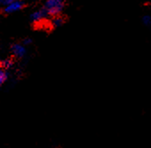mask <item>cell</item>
<instances>
[{"mask_svg":"<svg viewBox=\"0 0 151 148\" xmlns=\"http://www.w3.org/2000/svg\"><path fill=\"white\" fill-rule=\"evenodd\" d=\"M64 6V0H46L45 10L48 14L57 15Z\"/></svg>","mask_w":151,"mask_h":148,"instance_id":"1","label":"cell"},{"mask_svg":"<svg viewBox=\"0 0 151 148\" xmlns=\"http://www.w3.org/2000/svg\"><path fill=\"white\" fill-rule=\"evenodd\" d=\"M23 4L22 1H18V2H12L10 4H7L6 8H5V12L7 14H11V13H14L16 11H19L22 8Z\"/></svg>","mask_w":151,"mask_h":148,"instance_id":"2","label":"cell"},{"mask_svg":"<svg viewBox=\"0 0 151 148\" xmlns=\"http://www.w3.org/2000/svg\"><path fill=\"white\" fill-rule=\"evenodd\" d=\"M12 50H13V52L14 53V55L18 58H22L26 54V49L22 44H14L12 47Z\"/></svg>","mask_w":151,"mask_h":148,"instance_id":"3","label":"cell"},{"mask_svg":"<svg viewBox=\"0 0 151 148\" xmlns=\"http://www.w3.org/2000/svg\"><path fill=\"white\" fill-rule=\"evenodd\" d=\"M46 14H47V13H46V11L45 10V9H43V10H39V11H37V12H35L32 15H31V19L34 21H42L45 16H46Z\"/></svg>","mask_w":151,"mask_h":148,"instance_id":"4","label":"cell"},{"mask_svg":"<svg viewBox=\"0 0 151 148\" xmlns=\"http://www.w3.org/2000/svg\"><path fill=\"white\" fill-rule=\"evenodd\" d=\"M7 78V73L5 69L0 68V86H1Z\"/></svg>","mask_w":151,"mask_h":148,"instance_id":"5","label":"cell"},{"mask_svg":"<svg viewBox=\"0 0 151 148\" xmlns=\"http://www.w3.org/2000/svg\"><path fill=\"white\" fill-rule=\"evenodd\" d=\"M2 66H3L4 68H10V67L13 66V60L10 59H5V60L2 62Z\"/></svg>","mask_w":151,"mask_h":148,"instance_id":"6","label":"cell"},{"mask_svg":"<svg viewBox=\"0 0 151 148\" xmlns=\"http://www.w3.org/2000/svg\"><path fill=\"white\" fill-rule=\"evenodd\" d=\"M62 24H63V20L60 17H57L52 21V26H54V27H60Z\"/></svg>","mask_w":151,"mask_h":148,"instance_id":"7","label":"cell"},{"mask_svg":"<svg viewBox=\"0 0 151 148\" xmlns=\"http://www.w3.org/2000/svg\"><path fill=\"white\" fill-rule=\"evenodd\" d=\"M143 23L147 26L150 25L151 24V17L148 16V15H146L143 17Z\"/></svg>","mask_w":151,"mask_h":148,"instance_id":"8","label":"cell"},{"mask_svg":"<svg viewBox=\"0 0 151 148\" xmlns=\"http://www.w3.org/2000/svg\"><path fill=\"white\" fill-rule=\"evenodd\" d=\"M23 43H24V44H26V45H27V44H31V40L28 38V39H25Z\"/></svg>","mask_w":151,"mask_h":148,"instance_id":"9","label":"cell"},{"mask_svg":"<svg viewBox=\"0 0 151 148\" xmlns=\"http://www.w3.org/2000/svg\"><path fill=\"white\" fill-rule=\"evenodd\" d=\"M18 1H22V0H6V3L10 4L12 2H18Z\"/></svg>","mask_w":151,"mask_h":148,"instance_id":"10","label":"cell"},{"mask_svg":"<svg viewBox=\"0 0 151 148\" xmlns=\"http://www.w3.org/2000/svg\"><path fill=\"white\" fill-rule=\"evenodd\" d=\"M1 5H7L6 0H0V6Z\"/></svg>","mask_w":151,"mask_h":148,"instance_id":"11","label":"cell"},{"mask_svg":"<svg viewBox=\"0 0 151 148\" xmlns=\"http://www.w3.org/2000/svg\"><path fill=\"white\" fill-rule=\"evenodd\" d=\"M1 64H2V62H1V61H0V65H1Z\"/></svg>","mask_w":151,"mask_h":148,"instance_id":"12","label":"cell"}]
</instances>
